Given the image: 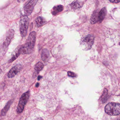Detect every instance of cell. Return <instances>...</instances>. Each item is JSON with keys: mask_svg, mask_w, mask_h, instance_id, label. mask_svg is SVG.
Returning <instances> with one entry per match:
<instances>
[{"mask_svg": "<svg viewBox=\"0 0 120 120\" xmlns=\"http://www.w3.org/2000/svg\"><path fill=\"white\" fill-rule=\"evenodd\" d=\"M36 35L35 31L30 33L25 44L20 46L21 54H28L32 52L35 43Z\"/></svg>", "mask_w": 120, "mask_h": 120, "instance_id": "6da1fadb", "label": "cell"}, {"mask_svg": "<svg viewBox=\"0 0 120 120\" xmlns=\"http://www.w3.org/2000/svg\"><path fill=\"white\" fill-rule=\"evenodd\" d=\"M105 110V112L109 116H118L120 114V104L109 102L106 105Z\"/></svg>", "mask_w": 120, "mask_h": 120, "instance_id": "7a4b0ae2", "label": "cell"}, {"mask_svg": "<svg viewBox=\"0 0 120 120\" xmlns=\"http://www.w3.org/2000/svg\"><path fill=\"white\" fill-rule=\"evenodd\" d=\"M30 19L28 16H23L21 18L19 22V30L22 38L26 36L28 32Z\"/></svg>", "mask_w": 120, "mask_h": 120, "instance_id": "3957f363", "label": "cell"}, {"mask_svg": "<svg viewBox=\"0 0 120 120\" xmlns=\"http://www.w3.org/2000/svg\"><path fill=\"white\" fill-rule=\"evenodd\" d=\"M94 37L92 35H87L81 39V45L84 50H88L90 49L94 43Z\"/></svg>", "mask_w": 120, "mask_h": 120, "instance_id": "277c9868", "label": "cell"}, {"mask_svg": "<svg viewBox=\"0 0 120 120\" xmlns=\"http://www.w3.org/2000/svg\"><path fill=\"white\" fill-rule=\"evenodd\" d=\"M30 94V92L28 91L23 93L22 95L17 108V112L18 113H20L23 112L24 107L29 99Z\"/></svg>", "mask_w": 120, "mask_h": 120, "instance_id": "5b68a950", "label": "cell"}, {"mask_svg": "<svg viewBox=\"0 0 120 120\" xmlns=\"http://www.w3.org/2000/svg\"><path fill=\"white\" fill-rule=\"evenodd\" d=\"M38 0H28L24 6V15L30 16L32 13L34 7Z\"/></svg>", "mask_w": 120, "mask_h": 120, "instance_id": "8992f818", "label": "cell"}, {"mask_svg": "<svg viewBox=\"0 0 120 120\" xmlns=\"http://www.w3.org/2000/svg\"><path fill=\"white\" fill-rule=\"evenodd\" d=\"M14 31L13 29H11L6 34V37L3 41L2 45V47L3 49H6L9 45L14 35Z\"/></svg>", "mask_w": 120, "mask_h": 120, "instance_id": "52a82bcc", "label": "cell"}, {"mask_svg": "<svg viewBox=\"0 0 120 120\" xmlns=\"http://www.w3.org/2000/svg\"><path fill=\"white\" fill-rule=\"evenodd\" d=\"M21 69L22 66L21 64H17L15 66L9 71L8 74V77L9 78H13L21 71Z\"/></svg>", "mask_w": 120, "mask_h": 120, "instance_id": "ba28073f", "label": "cell"}, {"mask_svg": "<svg viewBox=\"0 0 120 120\" xmlns=\"http://www.w3.org/2000/svg\"><path fill=\"white\" fill-rule=\"evenodd\" d=\"M99 12L98 10H96L93 12L90 21L91 24H94L98 22Z\"/></svg>", "mask_w": 120, "mask_h": 120, "instance_id": "9c48e42d", "label": "cell"}, {"mask_svg": "<svg viewBox=\"0 0 120 120\" xmlns=\"http://www.w3.org/2000/svg\"><path fill=\"white\" fill-rule=\"evenodd\" d=\"M49 56V52L48 50L46 48L42 50L41 52V58L43 61L45 62L48 61Z\"/></svg>", "mask_w": 120, "mask_h": 120, "instance_id": "30bf717a", "label": "cell"}, {"mask_svg": "<svg viewBox=\"0 0 120 120\" xmlns=\"http://www.w3.org/2000/svg\"><path fill=\"white\" fill-rule=\"evenodd\" d=\"M64 10V7L62 5H59L55 6L52 8V14L54 16H55L62 11Z\"/></svg>", "mask_w": 120, "mask_h": 120, "instance_id": "8fae6325", "label": "cell"}, {"mask_svg": "<svg viewBox=\"0 0 120 120\" xmlns=\"http://www.w3.org/2000/svg\"><path fill=\"white\" fill-rule=\"evenodd\" d=\"M107 10L105 7L102 8L100 11L99 14V19L98 22L101 23L105 18L106 15Z\"/></svg>", "mask_w": 120, "mask_h": 120, "instance_id": "7c38bea8", "label": "cell"}, {"mask_svg": "<svg viewBox=\"0 0 120 120\" xmlns=\"http://www.w3.org/2000/svg\"><path fill=\"white\" fill-rule=\"evenodd\" d=\"M36 24L38 27L44 26L47 23L46 20L42 17H38L35 20Z\"/></svg>", "mask_w": 120, "mask_h": 120, "instance_id": "4fadbf2b", "label": "cell"}, {"mask_svg": "<svg viewBox=\"0 0 120 120\" xmlns=\"http://www.w3.org/2000/svg\"><path fill=\"white\" fill-rule=\"evenodd\" d=\"M71 9L74 10L78 9L81 8L82 6V4L78 0H76L73 2L70 5Z\"/></svg>", "mask_w": 120, "mask_h": 120, "instance_id": "5bb4252c", "label": "cell"}, {"mask_svg": "<svg viewBox=\"0 0 120 120\" xmlns=\"http://www.w3.org/2000/svg\"><path fill=\"white\" fill-rule=\"evenodd\" d=\"M12 103V100H11L9 101L7 104L5 105V106L4 107L3 109H2L1 112V115L2 116H5V114L7 113V112L8 111V110L9 109L11 104Z\"/></svg>", "mask_w": 120, "mask_h": 120, "instance_id": "9a60e30c", "label": "cell"}, {"mask_svg": "<svg viewBox=\"0 0 120 120\" xmlns=\"http://www.w3.org/2000/svg\"><path fill=\"white\" fill-rule=\"evenodd\" d=\"M20 54H20L19 49V47H18V48L16 49V51H15V54L12 55L11 58L9 60V61H8V63H11L13 62L14 61H15V60L19 56Z\"/></svg>", "mask_w": 120, "mask_h": 120, "instance_id": "2e32d148", "label": "cell"}, {"mask_svg": "<svg viewBox=\"0 0 120 120\" xmlns=\"http://www.w3.org/2000/svg\"><path fill=\"white\" fill-rule=\"evenodd\" d=\"M44 67V64L42 62H39L36 64L35 67V71L37 73H38L40 71H41Z\"/></svg>", "mask_w": 120, "mask_h": 120, "instance_id": "e0dca14e", "label": "cell"}, {"mask_svg": "<svg viewBox=\"0 0 120 120\" xmlns=\"http://www.w3.org/2000/svg\"><path fill=\"white\" fill-rule=\"evenodd\" d=\"M67 73H68V76L70 77H72V78H75V77H76V74L74 72L68 71L67 72Z\"/></svg>", "mask_w": 120, "mask_h": 120, "instance_id": "ac0fdd59", "label": "cell"}, {"mask_svg": "<svg viewBox=\"0 0 120 120\" xmlns=\"http://www.w3.org/2000/svg\"><path fill=\"white\" fill-rule=\"evenodd\" d=\"M108 94V90L106 89H105L104 90L103 94H102V98H104V97H106Z\"/></svg>", "mask_w": 120, "mask_h": 120, "instance_id": "d6986e66", "label": "cell"}, {"mask_svg": "<svg viewBox=\"0 0 120 120\" xmlns=\"http://www.w3.org/2000/svg\"><path fill=\"white\" fill-rule=\"evenodd\" d=\"M109 1L112 3H118L120 2V0H109Z\"/></svg>", "mask_w": 120, "mask_h": 120, "instance_id": "ffe728a7", "label": "cell"}, {"mask_svg": "<svg viewBox=\"0 0 120 120\" xmlns=\"http://www.w3.org/2000/svg\"><path fill=\"white\" fill-rule=\"evenodd\" d=\"M42 78V76H38V80H41V79Z\"/></svg>", "mask_w": 120, "mask_h": 120, "instance_id": "44dd1931", "label": "cell"}, {"mask_svg": "<svg viewBox=\"0 0 120 120\" xmlns=\"http://www.w3.org/2000/svg\"><path fill=\"white\" fill-rule=\"evenodd\" d=\"M39 85H40V84H39V83H36V87H38V86H39Z\"/></svg>", "mask_w": 120, "mask_h": 120, "instance_id": "7402d4cb", "label": "cell"}, {"mask_svg": "<svg viewBox=\"0 0 120 120\" xmlns=\"http://www.w3.org/2000/svg\"><path fill=\"white\" fill-rule=\"evenodd\" d=\"M120 119V116H119L118 117V119Z\"/></svg>", "mask_w": 120, "mask_h": 120, "instance_id": "603a6c76", "label": "cell"}, {"mask_svg": "<svg viewBox=\"0 0 120 120\" xmlns=\"http://www.w3.org/2000/svg\"><path fill=\"white\" fill-rule=\"evenodd\" d=\"M22 0L23 1H25V0Z\"/></svg>", "mask_w": 120, "mask_h": 120, "instance_id": "cb8c5ba5", "label": "cell"}]
</instances>
